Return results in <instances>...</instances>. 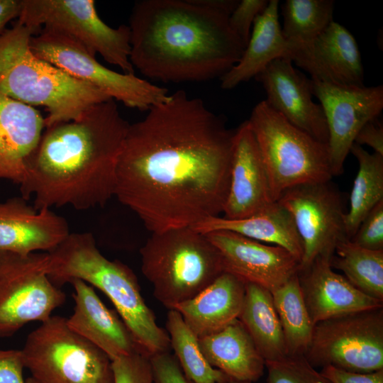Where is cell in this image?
Instances as JSON below:
<instances>
[{
    "mask_svg": "<svg viewBox=\"0 0 383 383\" xmlns=\"http://www.w3.org/2000/svg\"><path fill=\"white\" fill-rule=\"evenodd\" d=\"M235 130L201 99L182 90L169 94L130 124L118 158L114 196L151 233L220 216Z\"/></svg>",
    "mask_w": 383,
    "mask_h": 383,
    "instance_id": "cell-1",
    "label": "cell"
},
{
    "mask_svg": "<svg viewBox=\"0 0 383 383\" xmlns=\"http://www.w3.org/2000/svg\"><path fill=\"white\" fill-rule=\"evenodd\" d=\"M130 123L115 100L72 121L45 128L30 157L21 196L38 209L104 206L114 196L116 171Z\"/></svg>",
    "mask_w": 383,
    "mask_h": 383,
    "instance_id": "cell-2",
    "label": "cell"
},
{
    "mask_svg": "<svg viewBox=\"0 0 383 383\" xmlns=\"http://www.w3.org/2000/svg\"><path fill=\"white\" fill-rule=\"evenodd\" d=\"M230 13L213 0H143L130 16V60L143 75L165 82L221 77L245 46Z\"/></svg>",
    "mask_w": 383,
    "mask_h": 383,
    "instance_id": "cell-3",
    "label": "cell"
},
{
    "mask_svg": "<svg viewBox=\"0 0 383 383\" xmlns=\"http://www.w3.org/2000/svg\"><path fill=\"white\" fill-rule=\"evenodd\" d=\"M48 274L57 287L82 280L101 290L115 306L138 349L148 357L168 352L170 338L142 296L135 274L98 249L91 233H70L48 252Z\"/></svg>",
    "mask_w": 383,
    "mask_h": 383,
    "instance_id": "cell-4",
    "label": "cell"
},
{
    "mask_svg": "<svg viewBox=\"0 0 383 383\" xmlns=\"http://www.w3.org/2000/svg\"><path fill=\"white\" fill-rule=\"evenodd\" d=\"M16 21L0 35V92L31 106L45 108V128L79 118L91 106L112 99L30 50L35 33Z\"/></svg>",
    "mask_w": 383,
    "mask_h": 383,
    "instance_id": "cell-5",
    "label": "cell"
},
{
    "mask_svg": "<svg viewBox=\"0 0 383 383\" xmlns=\"http://www.w3.org/2000/svg\"><path fill=\"white\" fill-rule=\"evenodd\" d=\"M141 270L165 307L187 301L224 272L218 249L191 227L152 233L140 248Z\"/></svg>",
    "mask_w": 383,
    "mask_h": 383,
    "instance_id": "cell-6",
    "label": "cell"
},
{
    "mask_svg": "<svg viewBox=\"0 0 383 383\" xmlns=\"http://www.w3.org/2000/svg\"><path fill=\"white\" fill-rule=\"evenodd\" d=\"M248 121L266 168L274 201L292 187L331 180L328 145L292 125L265 100L254 107Z\"/></svg>",
    "mask_w": 383,
    "mask_h": 383,
    "instance_id": "cell-7",
    "label": "cell"
},
{
    "mask_svg": "<svg viewBox=\"0 0 383 383\" xmlns=\"http://www.w3.org/2000/svg\"><path fill=\"white\" fill-rule=\"evenodd\" d=\"M38 383H113L112 362L73 331L65 317L52 316L27 336L21 350Z\"/></svg>",
    "mask_w": 383,
    "mask_h": 383,
    "instance_id": "cell-8",
    "label": "cell"
},
{
    "mask_svg": "<svg viewBox=\"0 0 383 383\" xmlns=\"http://www.w3.org/2000/svg\"><path fill=\"white\" fill-rule=\"evenodd\" d=\"M18 21L36 31L48 28L64 33L123 73L134 74L129 26L105 23L93 0H23Z\"/></svg>",
    "mask_w": 383,
    "mask_h": 383,
    "instance_id": "cell-9",
    "label": "cell"
},
{
    "mask_svg": "<svg viewBox=\"0 0 383 383\" xmlns=\"http://www.w3.org/2000/svg\"><path fill=\"white\" fill-rule=\"evenodd\" d=\"M30 47L38 57L74 78L89 84L126 106L148 111L164 101L166 89L101 65L83 45L72 38L48 28L33 35Z\"/></svg>",
    "mask_w": 383,
    "mask_h": 383,
    "instance_id": "cell-10",
    "label": "cell"
},
{
    "mask_svg": "<svg viewBox=\"0 0 383 383\" xmlns=\"http://www.w3.org/2000/svg\"><path fill=\"white\" fill-rule=\"evenodd\" d=\"M48 263V252H0V338L13 335L30 322L47 321L66 301L49 278Z\"/></svg>",
    "mask_w": 383,
    "mask_h": 383,
    "instance_id": "cell-11",
    "label": "cell"
},
{
    "mask_svg": "<svg viewBox=\"0 0 383 383\" xmlns=\"http://www.w3.org/2000/svg\"><path fill=\"white\" fill-rule=\"evenodd\" d=\"M304 356L313 367L333 366L358 373L382 370V308L316 323Z\"/></svg>",
    "mask_w": 383,
    "mask_h": 383,
    "instance_id": "cell-12",
    "label": "cell"
},
{
    "mask_svg": "<svg viewBox=\"0 0 383 383\" xmlns=\"http://www.w3.org/2000/svg\"><path fill=\"white\" fill-rule=\"evenodd\" d=\"M277 201L291 213L302 241L299 270L318 256L332 255L336 245L347 238L345 196L331 180L292 187Z\"/></svg>",
    "mask_w": 383,
    "mask_h": 383,
    "instance_id": "cell-13",
    "label": "cell"
},
{
    "mask_svg": "<svg viewBox=\"0 0 383 383\" xmlns=\"http://www.w3.org/2000/svg\"><path fill=\"white\" fill-rule=\"evenodd\" d=\"M312 81L313 95L323 110L333 176L343 172L345 160L361 128L378 118L383 109V86L339 85Z\"/></svg>",
    "mask_w": 383,
    "mask_h": 383,
    "instance_id": "cell-14",
    "label": "cell"
},
{
    "mask_svg": "<svg viewBox=\"0 0 383 383\" xmlns=\"http://www.w3.org/2000/svg\"><path fill=\"white\" fill-rule=\"evenodd\" d=\"M218 249L225 272L270 292L296 274L300 261L286 249L239 234L218 231L205 234Z\"/></svg>",
    "mask_w": 383,
    "mask_h": 383,
    "instance_id": "cell-15",
    "label": "cell"
},
{
    "mask_svg": "<svg viewBox=\"0 0 383 383\" xmlns=\"http://www.w3.org/2000/svg\"><path fill=\"white\" fill-rule=\"evenodd\" d=\"M286 58L309 74L313 81L364 85V69L357 43L347 28L335 21L311 40L292 43Z\"/></svg>",
    "mask_w": 383,
    "mask_h": 383,
    "instance_id": "cell-16",
    "label": "cell"
},
{
    "mask_svg": "<svg viewBox=\"0 0 383 383\" xmlns=\"http://www.w3.org/2000/svg\"><path fill=\"white\" fill-rule=\"evenodd\" d=\"M255 78L267 95L265 101L294 126L328 145L323 110L312 99V81L296 70L292 60L279 57Z\"/></svg>",
    "mask_w": 383,
    "mask_h": 383,
    "instance_id": "cell-17",
    "label": "cell"
},
{
    "mask_svg": "<svg viewBox=\"0 0 383 383\" xmlns=\"http://www.w3.org/2000/svg\"><path fill=\"white\" fill-rule=\"evenodd\" d=\"M274 202L260 149L245 121L235 130L230 184L223 210L224 218H247Z\"/></svg>",
    "mask_w": 383,
    "mask_h": 383,
    "instance_id": "cell-18",
    "label": "cell"
},
{
    "mask_svg": "<svg viewBox=\"0 0 383 383\" xmlns=\"http://www.w3.org/2000/svg\"><path fill=\"white\" fill-rule=\"evenodd\" d=\"M332 255H323L297 273L313 325L337 316L382 308L383 301L367 295L333 271Z\"/></svg>",
    "mask_w": 383,
    "mask_h": 383,
    "instance_id": "cell-19",
    "label": "cell"
},
{
    "mask_svg": "<svg viewBox=\"0 0 383 383\" xmlns=\"http://www.w3.org/2000/svg\"><path fill=\"white\" fill-rule=\"evenodd\" d=\"M70 233L65 218L51 209H35L21 196L0 202V252H49Z\"/></svg>",
    "mask_w": 383,
    "mask_h": 383,
    "instance_id": "cell-20",
    "label": "cell"
},
{
    "mask_svg": "<svg viewBox=\"0 0 383 383\" xmlns=\"http://www.w3.org/2000/svg\"><path fill=\"white\" fill-rule=\"evenodd\" d=\"M44 129L40 111L0 92V179L21 185Z\"/></svg>",
    "mask_w": 383,
    "mask_h": 383,
    "instance_id": "cell-21",
    "label": "cell"
},
{
    "mask_svg": "<svg viewBox=\"0 0 383 383\" xmlns=\"http://www.w3.org/2000/svg\"><path fill=\"white\" fill-rule=\"evenodd\" d=\"M70 283L74 289V306L73 313L66 319L73 331L111 360L139 350L122 319L104 305L91 285L77 279Z\"/></svg>",
    "mask_w": 383,
    "mask_h": 383,
    "instance_id": "cell-22",
    "label": "cell"
},
{
    "mask_svg": "<svg viewBox=\"0 0 383 383\" xmlns=\"http://www.w3.org/2000/svg\"><path fill=\"white\" fill-rule=\"evenodd\" d=\"M245 295V283L223 272L193 298L179 303L177 311L198 338L215 333L238 319Z\"/></svg>",
    "mask_w": 383,
    "mask_h": 383,
    "instance_id": "cell-23",
    "label": "cell"
},
{
    "mask_svg": "<svg viewBox=\"0 0 383 383\" xmlns=\"http://www.w3.org/2000/svg\"><path fill=\"white\" fill-rule=\"evenodd\" d=\"M278 0H269L255 20L248 42L238 62L221 77V87L231 89L257 76L274 60L286 57L292 46L283 35Z\"/></svg>",
    "mask_w": 383,
    "mask_h": 383,
    "instance_id": "cell-24",
    "label": "cell"
},
{
    "mask_svg": "<svg viewBox=\"0 0 383 383\" xmlns=\"http://www.w3.org/2000/svg\"><path fill=\"white\" fill-rule=\"evenodd\" d=\"M199 343L208 362L231 380L252 383L263 374L265 361L238 319Z\"/></svg>",
    "mask_w": 383,
    "mask_h": 383,
    "instance_id": "cell-25",
    "label": "cell"
},
{
    "mask_svg": "<svg viewBox=\"0 0 383 383\" xmlns=\"http://www.w3.org/2000/svg\"><path fill=\"white\" fill-rule=\"evenodd\" d=\"M190 227L203 234L226 231L265 244L277 245L290 252L301 264L304 253L302 241L291 213L277 201L247 218L228 219L216 216Z\"/></svg>",
    "mask_w": 383,
    "mask_h": 383,
    "instance_id": "cell-26",
    "label": "cell"
},
{
    "mask_svg": "<svg viewBox=\"0 0 383 383\" xmlns=\"http://www.w3.org/2000/svg\"><path fill=\"white\" fill-rule=\"evenodd\" d=\"M238 320L265 362L279 360L287 355L282 326L269 290L246 283Z\"/></svg>",
    "mask_w": 383,
    "mask_h": 383,
    "instance_id": "cell-27",
    "label": "cell"
},
{
    "mask_svg": "<svg viewBox=\"0 0 383 383\" xmlns=\"http://www.w3.org/2000/svg\"><path fill=\"white\" fill-rule=\"evenodd\" d=\"M350 152L357 159L359 168L350 195L349 209L344 216L345 232L349 240L370 211L383 201V156L370 153L355 143Z\"/></svg>",
    "mask_w": 383,
    "mask_h": 383,
    "instance_id": "cell-28",
    "label": "cell"
},
{
    "mask_svg": "<svg viewBox=\"0 0 383 383\" xmlns=\"http://www.w3.org/2000/svg\"><path fill=\"white\" fill-rule=\"evenodd\" d=\"M282 326L287 355H304L314 325L306 306L298 274L271 292Z\"/></svg>",
    "mask_w": 383,
    "mask_h": 383,
    "instance_id": "cell-29",
    "label": "cell"
},
{
    "mask_svg": "<svg viewBox=\"0 0 383 383\" xmlns=\"http://www.w3.org/2000/svg\"><path fill=\"white\" fill-rule=\"evenodd\" d=\"M331 265L357 289L383 301V250L365 249L345 238L336 245Z\"/></svg>",
    "mask_w": 383,
    "mask_h": 383,
    "instance_id": "cell-30",
    "label": "cell"
},
{
    "mask_svg": "<svg viewBox=\"0 0 383 383\" xmlns=\"http://www.w3.org/2000/svg\"><path fill=\"white\" fill-rule=\"evenodd\" d=\"M170 347L190 383H227L231 379L213 367L203 355L199 338L174 309H169L166 322Z\"/></svg>",
    "mask_w": 383,
    "mask_h": 383,
    "instance_id": "cell-31",
    "label": "cell"
},
{
    "mask_svg": "<svg viewBox=\"0 0 383 383\" xmlns=\"http://www.w3.org/2000/svg\"><path fill=\"white\" fill-rule=\"evenodd\" d=\"M333 0H287L281 6L282 32L292 43L311 40L333 21Z\"/></svg>",
    "mask_w": 383,
    "mask_h": 383,
    "instance_id": "cell-32",
    "label": "cell"
},
{
    "mask_svg": "<svg viewBox=\"0 0 383 383\" xmlns=\"http://www.w3.org/2000/svg\"><path fill=\"white\" fill-rule=\"evenodd\" d=\"M265 367L267 383H331L304 355H287L279 360L265 362Z\"/></svg>",
    "mask_w": 383,
    "mask_h": 383,
    "instance_id": "cell-33",
    "label": "cell"
},
{
    "mask_svg": "<svg viewBox=\"0 0 383 383\" xmlns=\"http://www.w3.org/2000/svg\"><path fill=\"white\" fill-rule=\"evenodd\" d=\"M113 383H154L150 357L136 350L113 360Z\"/></svg>",
    "mask_w": 383,
    "mask_h": 383,
    "instance_id": "cell-34",
    "label": "cell"
},
{
    "mask_svg": "<svg viewBox=\"0 0 383 383\" xmlns=\"http://www.w3.org/2000/svg\"><path fill=\"white\" fill-rule=\"evenodd\" d=\"M269 0H242L228 17L231 29L246 46L256 18L265 9Z\"/></svg>",
    "mask_w": 383,
    "mask_h": 383,
    "instance_id": "cell-35",
    "label": "cell"
},
{
    "mask_svg": "<svg viewBox=\"0 0 383 383\" xmlns=\"http://www.w3.org/2000/svg\"><path fill=\"white\" fill-rule=\"evenodd\" d=\"M350 240L365 249L383 250V201L366 216Z\"/></svg>",
    "mask_w": 383,
    "mask_h": 383,
    "instance_id": "cell-36",
    "label": "cell"
},
{
    "mask_svg": "<svg viewBox=\"0 0 383 383\" xmlns=\"http://www.w3.org/2000/svg\"><path fill=\"white\" fill-rule=\"evenodd\" d=\"M154 383H190L175 356L165 352L150 357Z\"/></svg>",
    "mask_w": 383,
    "mask_h": 383,
    "instance_id": "cell-37",
    "label": "cell"
},
{
    "mask_svg": "<svg viewBox=\"0 0 383 383\" xmlns=\"http://www.w3.org/2000/svg\"><path fill=\"white\" fill-rule=\"evenodd\" d=\"M21 350H0V383H26Z\"/></svg>",
    "mask_w": 383,
    "mask_h": 383,
    "instance_id": "cell-38",
    "label": "cell"
},
{
    "mask_svg": "<svg viewBox=\"0 0 383 383\" xmlns=\"http://www.w3.org/2000/svg\"><path fill=\"white\" fill-rule=\"evenodd\" d=\"M321 373L331 383H383V369L372 372L358 373L326 366L322 367Z\"/></svg>",
    "mask_w": 383,
    "mask_h": 383,
    "instance_id": "cell-39",
    "label": "cell"
},
{
    "mask_svg": "<svg viewBox=\"0 0 383 383\" xmlns=\"http://www.w3.org/2000/svg\"><path fill=\"white\" fill-rule=\"evenodd\" d=\"M354 143L368 145L374 152L383 156V126L378 118L369 121L361 128Z\"/></svg>",
    "mask_w": 383,
    "mask_h": 383,
    "instance_id": "cell-40",
    "label": "cell"
},
{
    "mask_svg": "<svg viewBox=\"0 0 383 383\" xmlns=\"http://www.w3.org/2000/svg\"><path fill=\"white\" fill-rule=\"evenodd\" d=\"M22 6L23 0H0V35L11 20L19 17Z\"/></svg>",
    "mask_w": 383,
    "mask_h": 383,
    "instance_id": "cell-41",
    "label": "cell"
},
{
    "mask_svg": "<svg viewBox=\"0 0 383 383\" xmlns=\"http://www.w3.org/2000/svg\"><path fill=\"white\" fill-rule=\"evenodd\" d=\"M26 383H38L36 381H35L32 377H28L26 379Z\"/></svg>",
    "mask_w": 383,
    "mask_h": 383,
    "instance_id": "cell-42",
    "label": "cell"
},
{
    "mask_svg": "<svg viewBox=\"0 0 383 383\" xmlns=\"http://www.w3.org/2000/svg\"><path fill=\"white\" fill-rule=\"evenodd\" d=\"M227 383H252V382L230 380V381H228Z\"/></svg>",
    "mask_w": 383,
    "mask_h": 383,
    "instance_id": "cell-43",
    "label": "cell"
}]
</instances>
